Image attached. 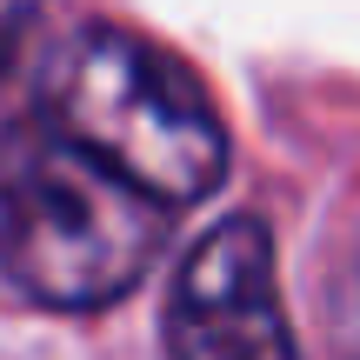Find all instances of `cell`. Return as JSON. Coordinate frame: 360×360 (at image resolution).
<instances>
[{
    "label": "cell",
    "instance_id": "6da1fadb",
    "mask_svg": "<svg viewBox=\"0 0 360 360\" xmlns=\"http://www.w3.org/2000/svg\"><path fill=\"white\" fill-rule=\"evenodd\" d=\"M47 120L147 200H207L227 180V134L193 74L120 27H80L53 53Z\"/></svg>",
    "mask_w": 360,
    "mask_h": 360
},
{
    "label": "cell",
    "instance_id": "7a4b0ae2",
    "mask_svg": "<svg viewBox=\"0 0 360 360\" xmlns=\"http://www.w3.org/2000/svg\"><path fill=\"white\" fill-rule=\"evenodd\" d=\"M167 214L60 134L0 147V274L40 307H107L160 254Z\"/></svg>",
    "mask_w": 360,
    "mask_h": 360
},
{
    "label": "cell",
    "instance_id": "3957f363",
    "mask_svg": "<svg viewBox=\"0 0 360 360\" xmlns=\"http://www.w3.org/2000/svg\"><path fill=\"white\" fill-rule=\"evenodd\" d=\"M174 360H300L274 287V240L260 220H220L174 274L167 294Z\"/></svg>",
    "mask_w": 360,
    "mask_h": 360
},
{
    "label": "cell",
    "instance_id": "277c9868",
    "mask_svg": "<svg viewBox=\"0 0 360 360\" xmlns=\"http://www.w3.org/2000/svg\"><path fill=\"white\" fill-rule=\"evenodd\" d=\"M327 334H334L340 360H360V260H347L334 281V300H327Z\"/></svg>",
    "mask_w": 360,
    "mask_h": 360
}]
</instances>
